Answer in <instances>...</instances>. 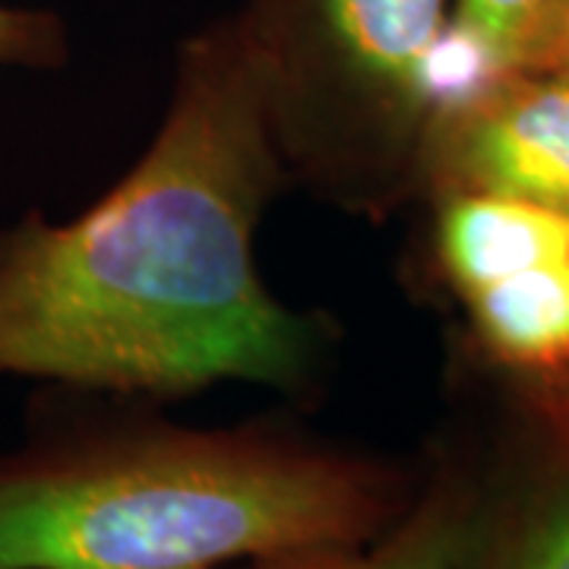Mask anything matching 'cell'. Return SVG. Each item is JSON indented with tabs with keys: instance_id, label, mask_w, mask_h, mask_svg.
Masks as SVG:
<instances>
[{
	"instance_id": "cell-5",
	"label": "cell",
	"mask_w": 569,
	"mask_h": 569,
	"mask_svg": "<svg viewBox=\"0 0 569 569\" xmlns=\"http://www.w3.org/2000/svg\"><path fill=\"white\" fill-rule=\"evenodd\" d=\"M430 197L437 203L433 260L459 298L569 257V219L553 209L493 190H440Z\"/></svg>"
},
{
	"instance_id": "cell-1",
	"label": "cell",
	"mask_w": 569,
	"mask_h": 569,
	"mask_svg": "<svg viewBox=\"0 0 569 569\" xmlns=\"http://www.w3.org/2000/svg\"><path fill=\"white\" fill-rule=\"evenodd\" d=\"M282 187L244 36L224 17L183 41L156 137L102 200L0 231V377L149 396L317 387L336 329L282 305L253 257Z\"/></svg>"
},
{
	"instance_id": "cell-12",
	"label": "cell",
	"mask_w": 569,
	"mask_h": 569,
	"mask_svg": "<svg viewBox=\"0 0 569 569\" xmlns=\"http://www.w3.org/2000/svg\"><path fill=\"white\" fill-rule=\"evenodd\" d=\"M247 569H250V563H247Z\"/></svg>"
},
{
	"instance_id": "cell-7",
	"label": "cell",
	"mask_w": 569,
	"mask_h": 569,
	"mask_svg": "<svg viewBox=\"0 0 569 569\" xmlns=\"http://www.w3.org/2000/svg\"><path fill=\"white\" fill-rule=\"evenodd\" d=\"M478 503L462 478L437 471L402 516L365 548H332L257 560L250 569H462Z\"/></svg>"
},
{
	"instance_id": "cell-2",
	"label": "cell",
	"mask_w": 569,
	"mask_h": 569,
	"mask_svg": "<svg viewBox=\"0 0 569 569\" xmlns=\"http://www.w3.org/2000/svg\"><path fill=\"white\" fill-rule=\"evenodd\" d=\"M415 493L276 427L54 430L0 456V569H231L365 548Z\"/></svg>"
},
{
	"instance_id": "cell-8",
	"label": "cell",
	"mask_w": 569,
	"mask_h": 569,
	"mask_svg": "<svg viewBox=\"0 0 569 569\" xmlns=\"http://www.w3.org/2000/svg\"><path fill=\"white\" fill-rule=\"evenodd\" d=\"M462 569H569V459L512 509L500 531L475 516Z\"/></svg>"
},
{
	"instance_id": "cell-10",
	"label": "cell",
	"mask_w": 569,
	"mask_h": 569,
	"mask_svg": "<svg viewBox=\"0 0 569 569\" xmlns=\"http://www.w3.org/2000/svg\"><path fill=\"white\" fill-rule=\"evenodd\" d=\"M67 58L70 41L61 17L0 3V70H54Z\"/></svg>"
},
{
	"instance_id": "cell-4",
	"label": "cell",
	"mask_w": 569,
	"mask_h": 569,
	"mask_svg": "<svg viewBox=\"0 0 569 569\" xmlns=\"http://www.w3.org/2000/svg\"><path fill=\"white\" fill-rule=\"evenodd\" d=\"M421 190H493L569 219V70H509L440 104Z\"/></svg>"
},
{
	"instance_id": "cell-6",
	"label": "cell",
	"mask_w": 569,
	"mask_h": 569,
	"mask_svg": "<svg viewBox=\"0 0 569 569\" xmlns=\"http://www.w3.org/2000/svg\"><path fill=\"white\" fill-rule=\"evenodd\" d=\"M462 305L490 361L545 380L569 370V257L481 284Z\"/></svg>"
},
{
	"instance_id": "cell-3",
	"label": "cell",
	"mask_w": 569,
	"mask_h": 569,
	"mask_svg": "<svg viewBox=\"0 0 569 569\" xmlns=\"http://www.w3.org/2000/svg\"><path fill=\"white\" fill-rule=\"evenodd\" d=\"M234 22L284 181L361 219L421 190L452 0H244Z\"/></svg>"
},
{
	"instance_id": "cell-11",
	"label": "cell",
	"mask_w": 569,
	"mask_h": 569,
	"mask_svg": "<svg viewBox=\"0 0 569 569\" xmlns=\"http://www.w3.org/2000/svg\"><path fill=\"white\" fill-rule=\"evenodd\" d=\"M509 70H569V0L535 7Z\"/></svg>"
},
{
	"instance_id": "cell-9",
	"label": "cell",
	"mask_w": 569,
	"mask_h": 569,
	"mask_svg": "<svg viewBox=\"0 0 569 569\" xmlns=\"http://www.w3.org/2000/svg\"><path fill=\"white\" fill-rule=\"evenodd\" d=\"M541 0H452V39L488 77L507 73L516 44Z\"/></svg>"
}]
</instances>
